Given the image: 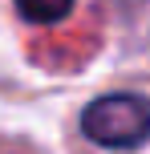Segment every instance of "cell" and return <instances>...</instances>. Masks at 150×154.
I'll return each mask as SVG.
<instances>
[{
    "label": "cell",
    "instance_id": "1",
    "mask_svg": "<svg viewBox=\"0 0 150 154\" xmlns=\"http://www.w3.org/2000/svg\"><path fill=\"white\" fill-rule=\"evenodd\" d=\"M81 130L110 150H134L150 138V101L138 93H110L85 106Z\"/></svg>",
    "mask_w": 150,
    "mask_h": 154
},
{
    "label": "cell",
    "instance_id": "2",
    "mask_svg": "<svg viewBox=\"0 0 150 154\" xmlns=\"http://www.w3.org/2000/svg\"><path fill=\"white\" fill-rule=\"evenodd\" d=\"M16 12L32 24H57L73 12V0H16Z\"/></svg>",
    "mask_w": 150,
    "mask_h": 154
}]
</instances>
